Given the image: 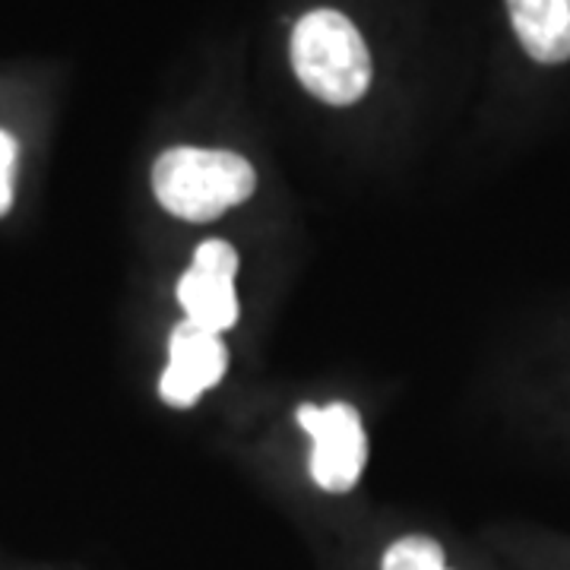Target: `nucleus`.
<instances>
[{
  "label": "nucleus",
  "mask_w": 570,
  "mask_h": 570,
  "mask_svg": "<svg viewBox=\"0 0 570 570\" xmlns=\"http://www.w3.org/2000/svg\"><path fill=\"white\" fill-rule=\"evenodd\" d=\"M257 175L247 159L228 149L178 146L159 156L153 168V190L159 204L187 223H209L228 206L247 200Z\"/></svg>",
  "instance_id": "f257e3e1"
},
{
  "label": "nucleus",
  "mask_w": 570,
  "mask_h": 570,
  "mask_svg": "<svg viewBox=\"0 0 570 570\" xmlns=\"http://www.w3.org/2000/svg\"><path fill=\"white\" fill-rule=\"evenodd\" d=\"M292 67L311 96L352 105L367 92L371 55L362 32L336 10H311L292 32Z\"/></svg>",
  "instance_id": "f03ea898"
},
{
  "label": "nucleus",
  "mask_w": 570,
  "mask_h": 570,
  "mask_svg": "<svg viewBox=\"0 0 570 570\" xmlns=\"http://www.w3.org/2000/svg\"><path fill=\"white\" fill-rule=\"evenodd\" d=\"M298 422L307 428L314 453H311V475L324 491L343 494L348 491L367 460L365 428L358 412L346 403L336 406H302L298 409Z\"/></svg>",
  "instance_id": "7ed1b4c3"
},
{
  "label": "nucleus",
  "mask_w": 570,
  "mask_h": 570,
  "mask_svg": "<svg viewBox=\"0 0 570 570\" xmlns=\"http://www.w3.org/2000/svg\"><path fill=\"white\" fill-rule=\"evenodd\" d=\"M238 254L225 242H206L194 254V266L178 283V302L187 311V321L213 333H223L238 321L235 298Z\"/></svg>",
  "instance_id": "20e7f679"
},
{
  "label": "nucleus",
  "mask_w": 570,
  "mask_h": 570,
  "mask_svg": "<svg viewBox=\"0 0 570 570\" xmlns=\"http://www.w3.org/2000/svg\"><path fill=\"white\" fill-rule=\"evenodd\" d=\"M225 355L219 333L184 321L171 330L168 340V367H165L159 393L171 406H190L200 400V393L219 384L225 374Z\"/></svg>",
  "instance_id": "39448f33"
},
{
  "label": "nucleus",
  "mask_w": 570,
  "mask_h": 570,
  "mask_svg": "<svg viewBox=\"0 0 570 570\" xmlns=\"http://www.w3.org/2000/svg\"><path fill=\"white\" fill-rule=\"evenodd\" d=\"M508 10L532 61H570V0H508Z\"/></svg>",
  "instance_id": "423d86ee"
},
{
  "label": "nucleus",
  "mask_w": 570,
  "mask_h": 570,
  "mask_svg": "<svg viewBox=\"0 0 570 570\" xmlns=\"http://www.w3.org/2000/svg\"><path fill=\"white\" fill-rule=\"evenodd\" d=\"M384 570H448L444 551L428 535H406L384 554Z\"/></svg>",
  "instance_id": "0eeeda50"
},
{
  "label": "nucleus",
  "mask_w": 570,
  "mask_h": 570,
  "mask_svg": "<svg viewBox=\"0 0 570 570\" xmlns=\"http://www.w3.org/2000/svg\"><path fill=\"white\" fill-rule=\"evenodd\" d=\"M13 168H17V140L0 130V216L13 204Z\"/></svg>",
  "instance_id": "6e6552de"
}]
</instances>
